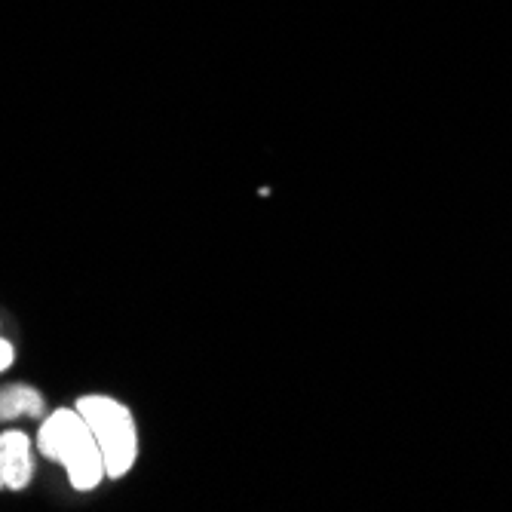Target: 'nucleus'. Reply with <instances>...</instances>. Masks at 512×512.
I'll list each match as a JSON object with an SVG mask.
<instances>
[{
    "instance_id": "5",
    "label": "nucleus",
    "mask_w": 512,
    "mask_h": 512,
    "mask_svg": "<svg viewBox=\"0 0 512 512\" xmlns=\"http://www.w3.org/2000/svg\"><path fill=\"white\" fill-rule=\"evenodd\" d=\"M13 362H16V344L4 335V329H0V375L10 371Z\"/></svg>"
},
{
    "instance_id": "4",
    "label": "nucleus",
    "mask_w": 512,
    "mask_h": 512,
    "mask_svg": "<svg viewBox=\"0 0 512 512\" xmlns=\"http://www.w3.org/2000/svg\"><path fill=\"white\" fill-rule=\"evenodd\" d=\"M46 414V396L25 381H10L0 387V424H13L22 421V417H31V421H40Z\"/></svg>"
},
{
    "instance_id": "3",
    "label": "nucleus",
    "mask_w": 512,
    "mask_h": 512,
    "mask_svg": "<svg viewBox=\"0 0 512 512\" xmlns=\"http://www.w3.org/2000/svg\"><path fill=\"white\" fill-rule=\"evenodd\" d=\"M37 473V445L34 439L19 430H0V491L19 494L34 482Z\"/></svg>"
},
{
    "instance_id": "1",
    "label": "nucleus",
    "mask_w": 512,
    "mask_h": 512,
    "mask_svg": "<svg viewBox=\"0 0 512 512\" xmlns=\"http://www.w3.org/2000/svg\"><path fill=\"white\" fill-rule=\"evenodd\" d=\"M34 445L40 457L62 467L74 491L89 494L102 482H108L105 457L96 442V433L89 430L86 417L77 411V405H59L46 411L34 433Z\"/></svg>"
},
{
    "instance_id": "2",
    "label": "nucleus",
    "mask_w": 512,
    "mask_h": 512,
    "mask_svg": "<svg viewBox=\"0 0 512 512\" xmlns=\"http://www.w3.org/2000/svg\"><path fill=\"white\" fill-rule=\"evenodd\" d=\"M74 405L86 417L89 430L96 433L108 482L126 479L135 470L138 454H142V436H138L132 408L111 393H83Z\"/></svg>"
}]
</instances>
